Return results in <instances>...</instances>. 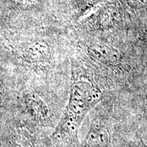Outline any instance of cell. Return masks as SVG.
Here are the masks:
<instances>
[{
    "instance_id": "1",
    "label": "cell",
    "mask_w": 147,
    "mask_h": 147,
    "mask_svg": "<svg viewBox=\"0 0 147 147\" xmlns=\"http://www.w3.org/2000/svg\"><path fill=\"white\" fill-rule=\"evenodd\" d=\"M102 98L100 89L89 78L74 77L68 102L53 134L57 147H78L82 121Z\"/></svg>"
},
{
    "instance_id": "2",
    "label": "cell",
    "mask_w": 147,
    "mask_h": 147,
    "mask_svg": "<svg viewBox=\"0 0 147 147\" xmlns=\"http://www.w3.org/2000/svg\"><path fill=\"white\" fill-rule=\"evenodd\" d=\"M78 147H112L111 131L108 121L100 117L93 119L83 142Z\"/></svg>"
},
{
    "instance_id": "3",
    "label": "cell",
    "mask_w": 147,
    "mask_h": 147,
    "mask_svg": "<svg viewBox=\"0 0 147 147\" xmlns=\"http://www.w3.org/2000/svg\"><path fill=\"white\" fill-rule=\"evenodd\" d=\"M87 53L97 63L115 67L119 63L121 55L117 49L102 44H91L87 47Z\"/></svg>"
},
{
    "instance_id": "4",
    "label": "cell",
    "mask_w": 147,
    "mask_h": 147,
    "mask_svg": "<svg viewBox=\"0 0 147 147\" xmlns=\"http://www.w3.org/2000/svg\"><path fill=\"white\" fill-rule=\"evenodd\" d=\"M116 19V9L113 6L106 7L101 12L99 16V25L104 29H108L113 26Z\"/></svg>"
},
{
    "instance_id": "5",
    "label": "cell",
    "mask_w": 147,
    "mask_h": 147,
    "mask_svg": "<svg viewBox=\"0 0 147 147\" xmlns=\"http://www.w3.org/2000/svg\"><path fill=\"white\" fill-rule=\"evenodd\" d=\"M49 53V47L45 42L38 41L34 42L29 48V54L32 59L40 61L45 59Z\"/></svg>"
},
{
    "instance_id": "6",
    "label": "cell",
    "mask_w": 147,
    "mask_h": 147,
    "mask_svg": "<svg viewBox=\"0 0 147 147\" xmlns=\"http://www.w3.org/2000/svg\"><path fill=\"white\" fill-rule=\"evenodd\" d=\"M126 2L134 9H142L147 6V0H126Z\"/></svg>"
},
{
    "instance_id": "7",
    "label": "cell",
    "mask_w": 147,
    "mask_h": 147,
    "mask_svg": "<svg viewBox=\"0 0 147 147\" xmlns=\"http://www.w3.org/2000/svg\"><path fill=\"white\" fill-rule=\"evenodd\" d=\"M39 0H23V2L25 5H34L38 3Z\"/></svg>"
},
{
    "instance_id": "8",
    "label": "cell",
    "mask_w": 147,
    "mask_h": 147,
    "mask_svg": "<svg viewBox=\"0 0 147 147\" xmlns=\"http://www.w3.org/2000/svg\"><path fill=\"white\" fill-rule=\"evenodd\" d=\"M141 38H142L144 41L147 42V27H146V29L144 30V33H142V36H141Z\"/></svg>"
},
{
    "instance_id": "9",
    "label": "cell",
    "mask_w": 147,
    "mask_h": 147,
    "mask_svg": "<svg viewBox=\"0 0 147 147\" xmlns=\"http://www.w3.org/2000/svg\"><path fill=\"white\" fill-rule=\"evenodd\" d=\"M146 96H147V93H146Z\"/></svg>"
}]
</instances>
